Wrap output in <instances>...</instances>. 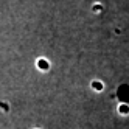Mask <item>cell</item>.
Wrapping results in <instances>:
<instances>
[{
  "instance_id": "obj_1",
  "label": "cell",
  "mask_w": 129,
  "mask_h": 129,
  "mask_svg": "<svg viewBox=\"0 0 129 129\" xmlns=\"http://www.w3.org/2000/svg\"><path fill=\"white\" fill-rule=\"evenodd\" d=\"M93 86H95V89H101V84H100V82H93Z\"/></svg>"
},
{
  "instance_id": "obj_2",
  "label": "cell",
  "mask_w": 129,
  "mask_h": 129,
  "mask_svg": "<svg viewBox=\"0 0 129 129\" xmlns=\"http://www.w3.org/2000/svg\"><path fill=\"white\" fill-rule=\"evenodd\" d=\"M121 112H123V114L127 112V107H126V106H121Z\"/></svg>"
}]
</instances>
